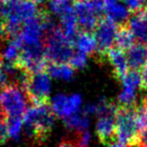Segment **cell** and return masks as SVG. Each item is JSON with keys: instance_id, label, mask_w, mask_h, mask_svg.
<instances>
[{"instance_id": "14", "label": "cell", "mask_w": 147, "mask_h": 147, "mask_svg": "<svg viewBox=\"0 0 147 147\" xmlns=\"http://www.w3.org/2000/svg\"><path fill=\"white\" fill-rule=\"evenodd\" d=\"M74 47H76L78 51L89 55L94 53L97 51V45L95 37L90 32H85V31L79 30L76 37L73 41Z\"/></svg>"}, {"instance_id": "18", "label": "cell", "mask_w": 147, "mask_h": 147, "mask_svg": "<svg viewBox=\"0 0 147 147\" xmlns=\"http://www.w3.org/2000/svg\"><path fill=\"white\" fill-rule=\"evenodd\" d=\"M121 82L123 84V89L136 92L139 87L141 88V73L135 69H129L128 73L122 78Z\"/></svg>"}, {"instance_id": "9", "label": "cell", "mask_w": 147, "mask_h": 147, "mask_svg": "<svg viewBox=\"0 0 147 147\" xmlns=\"http://www.w3.org/2000/svg\"><path fill=\"white\" fill-rule=\"evenodd\" d=\"M135 40L138 43L147 45V8L142 7L140 10L133 13L127 22Z\"/></svg>"}, {"instance_id": "8", "label": "cell", "mask_w": 147, "mask_h": 147, "mask_svg": "<svg viewBox=\"0 0 147 147\" xmlns=\"http://www.w3.org/2000/svg\"><path fill=\"white\" fill-rule=\"evenodd\" d=\"M96 133L101 143L106 146L113 144L116 139V114L99 116L96 125Z\"/></svg>"}, {"instance_id": "10", "label": "cell", "mask_w": 147, "mask_h": 147, "mask_svg": "<svg viewBox=\"0 0 147 147\" xmlns=\"http://www.w3.org/2000/svg\"><path fill=\"white\" fill-rule=\"evenodd\" d=\"M103 59H107L109 61L111 67H112L113 75H114L117 80H120V81L122 80L123 77L130 69L128 65V61H127L126 53L119 49L116 47L111 49L105 55Z\"/></svg>"}, {"instance_id": "32", "label": "cell", "mask_w": 147, "mask_h": 147, "mask_svg": "<svg viewBox=\"0 0 147 147\" xmlns=\"http://www.w3.org/2000/svg\"><path fill=\"white\" fill-rule=\"evenodd\" d=\"M85 1H89V0H85Z\"/></svg>"}, {"instance_id": "12", "label": "cell", "mask_w": 147, "mask_h": 147, "mask_svg": "<svg viewBox=\"0 0 147 147\" xmlns=\"http://www.w3.org/2000/svg\"><path fill=\"white\" fill-rule=\"evenodd\" d=\"M21 49H22V45L18 36L7 39L6 45L3 47L2 51L0 53L1 61L17 67L20 59Z\"/></svg>"}, {"instance_id": "22", "label": "cell", "mask_w": 147, "mask_h": 147, "mask_svg": "<svg viewBox=\"0 0 147 147\" xmlns=\"http://www.w3.org/2000/svg\"><path fill=\"white\" fill-rule=\"evenodd\" d=\"M88 61V55L85 53H81V51H75L71 55V57L69 61V65L73 67L74 69H83L85 67V65H87Z\"/></svg>"}, {"instance_id": "2", "label": "cell", "mask_w": 147, "mask_h": 147, "mask_svg": "<svg viewBox=\"0 0 147 147\" xmlns=\"http://www.w3.org/2000/svg\"><path fill=\"white\" fill-rule=\"evenodd\" d=\"M29 98L24 88L12 84L0 90V109L6 119L21 118L28 109Z\"/></svg>"}, {"instance_id": "23", "label": "cell", "mask_w": 147, "mask_h": 147, "mask_svg": "<svg viewBox=\"0 0 147 147\" xmlns=\"http://www.w3.org/2000/svg\"><path fill=\"white\" fill-rule=\"evenodd\" d=\"M124 5L129 9L130 12H136L140 10L142 7H144V3L146 0H122Z\"/></svg>"}, {"instance_id": "5", "label": "cell", "mask_w": 147, "mask_h": 147, "mask_svg": "<svg viewBox=\"0 0 147 147\" xmlns=\"http://www.w3.org/2000/svg\"><path fill=\"white\" fill-rule=\"evenodd\" d=\"M23 88L32 105L49 103V96L51 93V77L47 71L28 74L23 84Z\"/></svg>"}, {"instance_id": "7", "label": "cell", "mask_w": 147, "mask_h": 147, "mask_svg": "<svg viewBox=\"0 0 147 147\" xmlns=\"http://www.w3.org/2000/svg\"><path fill=\"white\" fill-rule=\"evenodd\" d=\"M82 106V97L78 94L71 96L59 94L53 97L51 103V110L55 116L59 118H69L74 114H77Z\"/></svg>"}, {"instance_id": "6", "label": "cell", "mask_w": 147, "mask_h": 147, "mask_svg": "<svg viewBox=\"0 0 147 147\" xmlns=\"http://www.w3.org/2000/svg\"><path fill=\"white\" fill-rule=\"evenodd\" d=\"M119 25L106 16L100 19L96 29L94 30V37L97 45V51L101 59H104L105 55L114 47L116 35Z\"/></svg>"}, {"instance_id": "19", "label": "cell", "mask_w": 147, "mask_h": 147, "mask_svg": "<svg viewBox=\"0 0 147 147\" xmlns=\"http://www.w3.org/2000/svg\"><path fill=\"white\" fill-rule=\"evenodd\" d=\"M135 118L140 134L147 130V103L143 99L139 105L135 106Z\"/></svg>"}, {"instance_id": "20", "label": "cell", "mask_w": 147, "mask_h": 147, "mask_svg": "<svg viewBox=\"0 0 147 147\" xmlns=\"http://www.w3.org/2000/svg\"><path fill=\"white\" fill-rule=\"evenodd\" d=\"M74 7L73 0H51L49 9L53 14L61 16Z\"/></svg>"}, {"instance_id": "16", "label": "cell", "mask_w": 147, "mask_h": 147, "mask_svg": "<svg viewBox=\"0 0 147 147\" xmlns=\"http://www.w3.org/2000/svg\"><path fill=\"white\" fill-rule=\"evenodd\" d=\"M115 43H116V47L125 53L135 43V38L127 23L119 25Z\"/></svg>"}, {"instance_id": "17", "label": "cell", "mask_w": 147, "mask_h": 147, "mask_svg": "<svg viewBox=\"0 0 147 147\" xmlns=\"http://www.w3.org/2000/svg\"><path fill=\"white\" fill-rule=\"evenodd\" d=\"M63 120H65V125L67 126V128L76 133L87 131L89 128V123H90L89 117L83 113L82 114H79V113L74 114Z\"/></svg>"}, {"instance_id": "27", "label": "cell", "mask_w": 147, "mask_h": 147, "mask_svg": "<svg viewBox=\"0 0 147 147\" xmlns=\"http://www.w3.org/2000/svg\"><path fill=\"white\" fill-rule=\"evenodd\" d=\"M108 147H127L126 145H124V144H121V143H119V142H117V143H113V144H111L110 146H108Z\"/></svg>"}, {"instance_id": "24", "label": "cell", "mask_w": 147, "mask_h": 147, "mask_svg": "<svg viewBox=\"0 0 147 147\" xmlns=\"http://www.w3.org/2000/svg\"><path fill=\"white\" fill-rule=\"evenodd\" d=\"M75 138L77 140L79 147H88L89 143L91 141V134L88 130L84 131V132L76 133L75 134Z\"/></svg>"}, {"instance_id": "21", "label": "cell", "mask_w": 147, "mask_h": 147, "mask_svg": "<svg viewBox=\"0 0 147 147\" xmlns=\"http://www.w3.org/2000/svg\"><path fill=\"white\" fill-rule=\"evenodd\" d=\"M6 126L8 137L17 140L19 139L21 131L23 129V122L21 118H11L6 119Z\"/></svg>"}, {"instance_id": "4", "label": "cell", "mask_w": 147, "mask_h": 147, "mask_svg": "<svg viewBox=\"0 0 147 147\" xmlns=\"http://www.w3.org/2000/svg\"><path fill=\"white\" fill-rule=\"evenodd\" d=\"M116 140L126 146L138 147L140 132L135 118V107H119L116 113Z\"/></svg>"}, {"instance_id": "30", "label": "cell", "mask_w": 147, "mask_h": 147, "mask_svg": "<svg viewBox=\"0 0 147 147\" xmlns=\"http://www.w3.org/2000/svg\"><path fill=\"white\" fill-rule=\"evenodd\" d=\"M9 1H12V0H0V5H2V4H4V3L9 2Z\"/></svg>"}, {"instance_id": "13", "label": "cell", "mask_w": 147, "mask_h": 147, "mask_svg": "<svg viewBox=\"0 0 147 147\" xmlns=\"http://www.w3.org/2000/svg\"><path fill=\"white\" fill-rule=\"evenodd\" d=\"M126 57L130 69H135V71H140L147 61L146 45L135 42L126 51Z\"/></svg>"}, {"instance_id": "15", "label": "cell", "mask_w": 147, "mask_h": 147, "mask_svg": "<svg viewBox=\"0 0 147 147\" xmlns=\"http://www.w3.org/2000/svg\"><path fill=\"white\" fill-rule=\"evenodd\" d=\"M47 73L49 77L63 81H71L74 78L75 69L67 63H51L47 67Z\"/></svg>"}, {"instance_id": "3", "label": "cell", "mask_w": 147, "mask_h": 147, "mask_svg": "<svg viewBox=\"0 0 147 147\" xmlns=\"http://www.w3.org/2000/svg\"><path fill=\"white\" fill-rule=\"evenodd\" d=\"M45 55L47 61L55 63H69L74 51V43L59 27L45 34Z\"/></svg>"}, {"instance_id": "25", "label": "cell", "mask_w": 147, "mask_h": 147, "mask_svg": "<svg viewBox=\"0 0 147 147\" xmlns=\"http://www.w3.org/2000/svg\"><path fill=\"white\" fill-rule=\"evenodd\" d=\"M57 147H79L78 146V143H77V140L75 138V136L73 138H63L61 142L57 144Z\"/></svg>"}, {"instance_id": "28", "label": "cell", "mask_w": 147, "mask_h": 147, "mask_svg": "<svg viewBox=\"0 0 147 147\" xmlns=\"http://www.w3.org/2000/svg\"><path fill=\"white\" fill-rule=\"evenodd\" d=\"M6 120V118H5V116L3 115L2 111H1V109H0V123H2L3 121Z\"/></svg>"}, {"instance_id": "29", "label": "cell", "mask_w": 147, "mask_h": 147, "mask_svg": "<svg viewBox=\"0 0 147 147\" xmlns=\"http://www.w3.org/2000/svg\"><path fill=\"white\" fill-rule=\"evenodd\" d=\"M30 1H32L33 3H35V4H36V3H42L45 0H30Z\"/></svg>"}, {"instance_id": "31", "label": "cell", "mask_w": 147, "mask_h": 147, "mask_svg": "<svg viewBox=\"0 0 147 147\" xmlns=\"http://www.w3.org/2000/svg\"><path fill=\"white\" fill-rule=\"evenodd\" d=\"M1 61H1V57H0V63H1Z\"/></svg>"}, {"instance_id": "26", "label": "cell", "mask_w": 147, "mask_h": 147, "mask_svg": "<svg viewBox=\"0 0 147 147\" xmlns=\"http://www.w3.org/2000/svg\"><path fill=\"white\" fill-rule=\"evenodd\" d=\"M141 89L147 91V61L141 69Z\"/></svg>"}, {"instance_id": "11", "label": "cell", "mask_w": 147, "mask_h": 147, "mask_svg": "<svg viewBox=\"0 0 147 147\" xmlns=\"http://www.w3.org/2000/svg\"><path fill=\"white\" fill-rule=\"evenodd\" d=\"M103 12L106 14V17L117 24H124L129 19L130 11L124 4L119 2V0H104Z\"/></svg>"}, {"instance_id": "1", "label": "cell", "mask_w": 147, "mask_h": 147, "mask_svg": "<svg viewBox=\"0 0 147 147\" xmlns=\"http://www.w3.org/2000/svg\"><path fill=\"white\" fill-rule=\"evenodd\" d=\"M55 116L49 103L28 107L22 119L27 138L37 145L45 143L53 130Z\"/></svg>"}]
</instances>
